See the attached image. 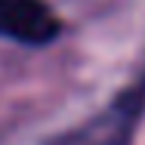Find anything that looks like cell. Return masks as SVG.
Listing matches in <instances>:
<instances>
[{
  "mask_svg": "<svg viewBox=\"0 0 145 145\" xmlns=\"http://www.w3.org/2000/svg\"><path fill=\"white\" fill-rule=\"evenodd\" d=\"M145 114V74L87 123L56 136L50 145H130Z\"/></svg>",
  "mask_w": 145,
  "mask_h": 145,
  "instance_id": "obj_1",
  "label": "cell"
},
{
  "mask_svg": "<svg viewBox=\"0 0 145 145\" xmlns=\"http://www.w3.org/2000/svg\"><path fill=\"white\" fill-rule=\"evenodd\" d=\"M59 34V22L43 0H0V37L40 46Z\"/></svg>",
  "mask_w": 145,
  "mask_h": 145,
  "instance_id": "obj_2",
  "label": "cell"
}]
</instances>
